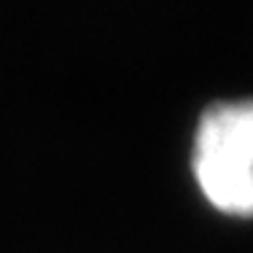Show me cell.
Here are the masks:
<instances>
[{"label": "cell", "mask_w": 253, "mask_h": 253, "mask_svg": "<svg viewBox=\"0 0 253 253\" xmlns=\"http://www.w3.org/2000/svg\"><path fill=\"white\" fill-rule=\"evenodd\" d=\"M202 200L229 218H253V97L213 102L191 140Z\"/></svg>", "instance_id": "cell-1"}]
</instances>
